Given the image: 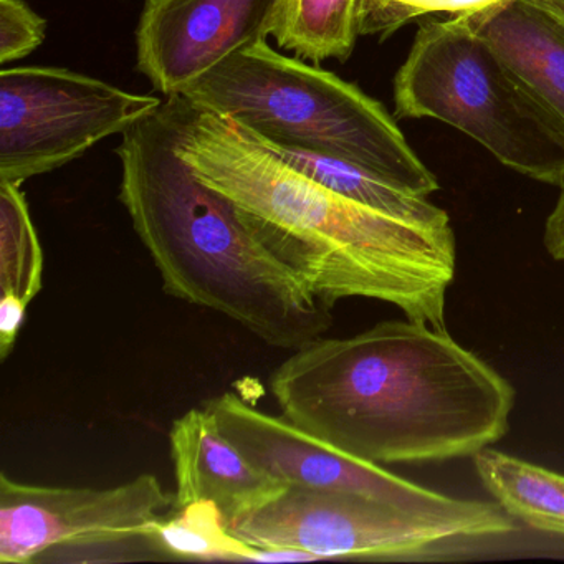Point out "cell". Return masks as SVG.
Segmentation results:
<instances>
[{
	"label": "cell",
	"instance_id": "obj_1",
	"mask_svg": "<svg viewBox=\"0 0 564 564\" xmlns=\"http://www.w3.org/2000/svg\"><path fill=\"white\" fill-rule=\"evenodd\" d=\"M270 391L283 417L378 465L474 457L507 434L514 404L484 359L412 319L295 349Z\"/></svg>",
	"mask_w": 564,
	"mask_h": 564
},
{
	"label": "cell",
	"instance_id": "obj_2",
	"mask_svg": "<svg viewBox=\"0 0 564 564\" xmlns=\"http://www.w3.org/2000/svg\"><path fill=\"white\" fill-rule=\"evenodd\" d=\"M177 150L319 299L332 306L351 296L379 300L412 322L445 329L457 260L451 226L398 219L346 199L229 118L196 107Z\"/></svg>",
	"mask_w": 564,
	"mask_h": 564
},
{
	"label": "cell",
	"instance_id": "obj_3",
	"mask_svg": "<svg viewBox=\"0 0 564 564\" xmlns=\"http://www.w3.org/2000/svg\"><path fill=\"white\" fill-rule=\"evenodd\" d=\"M191 108L183 95H171L128 128L117 148L120 199L164 292L229 316L275 348L295 351L323 338L332 305L181 156Z\"/></svg>",
	"mask_w": 564,
	"mask_h": 564
},
{
	"label": "cell",
	"instance_id": "obj_4",
	"mask_svg": "<svg viewBox=\"0 0 564 564\" xmlns=\"http://www.w3.org/2000/svg\"><path fill=\"white\" fill-rule=\"evenodd\" d=\"M181 95L263 143L352 161L417 196L438 189L379 101L267 41L230 55Z\"/></svg>",
	"mask_w": 564,
	"mask_h": 564
},
{
	"label": "cell",
	"instance_id": "obj_5",
	"mask_svg": "<svg viewBox=\"0 0 564 564\" xmlns=\"http://www.w3.org/2000/svg\"><path fill=\"white\" fill-rule=\"evenodd\" d=\"M395 117L457 128L501 164L564 184V134L462 15L429 21L394 78Z\"/></svg>",
	"mask_w": 564,
	"mask_h": 564
},
{
	"label": "cell",
	"instance_id": "obj_6",
	"mask_svg": "<svg viewBox=\"0 0 564 564\" xmlns=\"http://www.w3.org/2000/svg\"><path fill=\"white\" fill-rule=\"evenodd\" d=\"M204 408L247 460L283 485L365 495L458 528L468 540L514 531L513 517L495 501L460 500L429 490L313 437L283 415H272L236 392L209 399Z\"/></svg>",
	"mask_w": 564,
	"mask_h": 564
},
{
	"label": "cell",
	"instance_id": "obj_7",
	"mask_svg": "<svg viewBox=\"0 0 564 564\" xmlns=\"http://www.w3.org/2000/svg\"><path fill=\"white\" fill-rule=\"evenodd\" d=\"M88 75L57 67L0 72V183L51 173L161 107Z\"/></svg>",
	"mask_w": 564,
	"mask_h": 564
},
{
	"label": "cell",
	"instance_id": "obj_8",
	"mask_svg": "<svg viewBox=\"0 0 564 564\" xmlns=\"http://www.w3.org/2000/svg\"><path fill=\"white\" fill-rule=\"evenodd\" d=\"M227 527L250 546L295 547L316 561L408 560L468 540L452 524L365 495L300 485H285Z\"/></svg>",
	"mask_w": 564,
	"mask_h": 564
},
{
	"label": "cell",
	"instance_id": "obj_9",
	"mask_svg": "<svg viewBox=\"0 0 564 564\" xmlns=\"http://www.w3.org/2000/svg\"><path fill=\"white\" fill-rule=\"evenodd\" d=\"M154 475L111 488L47 487L0 475V563H37L51 551L147 540L174 508Z\"/></svg>",
	"mask_w": 564,
	"mask_h": 564
},
{
	"label": "cell",
	"instance_id": "obj_10",
	"mask_svg": "<svg viewBox=\"0 0 564 564\" xmlns=\"http://www.w3.org/2000/svg\"><path fill=\"white\" fill-rule=\"evenodd\" d=\"M280 0H147L138 70L161 94L181 95L220 62L272 37Z\"/></svg>",
	"mask_w": 564,
	"mask_h": 564
},
{
	"label": "cell",
	"instance_id": "obj_11",
	"mask_svg": "<svg viewBox=\"0 0 564 564\" xmlns=\"http://www.w3.org/2000/svg\"><path fill=\"white\" fill-rule=\"evenodd\" d=\"M174 508L214 501L226 520L256 510L285 485L253 467L206 408L191 409L170 432Z\"/></svg>",
	"mask_w": 564,
	"mask_h": 564
},
{
	"label": "cell",
	"instance_id": "obj_12",
	"mask_svg": "<svg viewBox=\"0 0 564 564\" xmlns=\"http://www.w3.org/2000/svg\"><path fill=\"white\" fill-rule=\"evenodd\" d=\"M460 15L564 134V14L541 0H497Z\"/></svg>",
	"mask_w": 564,
	"mask_h": 564
},
{
	"label": "cell",
	"instance_id": "obj_13",
	"mask_svg": "<svg viewBox=\"0 0 564 564\" xmlns=\"http://www.w3.org/2000/svg\"><path fill=\"white\" fill-rule=\"evenodd\" d=\"M263 144L289 166L346 199L398 219L427 226H451L447 213L434 206L427 197L417 196L361 164L312 151Z\"/></svg>",
	"mask_w": 564,
	"mask_h": 564
},
{
	"label": "cell",
	"instance_id": "obj_14",
	"mask_svg": "<svg viewBox=\"0 0 564 564\" xmlns=\"http://www.w3.org/2000/svg\"><path fill=\"white\" fill-rule=\"evenodd\" d=\"M485 490L510 517L564 536V475L495 448L474 455Z\"/></svg>",
	"mask_w": 564,
	"mask_h": 564
},
{
	"label": "cell",
	"instance_id": "obj_15",
	"mask_svg": "<svg viewBox=\"0 0 564 564\" xmlns=\"http://www.w3.org/2000/svg\"><path fill=\"white\" fill-rule=\"evenodd\" d=\"M358 9L359 0H280L272 37L312 64L346 62L359 37Z\"/></svg>",
	"mask_w": 564,
	"mask_h": 564
},
{
	"label": "cell",
	"instance_id": "obj_16",
	"mask_svg": "<svg viewBox=\"0 0 564 564\" xmlns=\"http://www.w3.org/2000/svg\"><path fill=\"white\" fill-rule=\"evenodd\" d=\"M148 543L181 560L250 561L256 547L243 543L227 527L214 501H193L154 523Z\"/></svg>",
	"mask_w": 564,
	"mask_h": 564
},
{
	"label": "cell",
	"instance_id": "obj_17",
	"mask_svg": "<svg viewBox=\"0 0 564 564\" xmlns=\"http://www.w3.org/2000/svg\"><path fill=\"white\" fill-rule=\"evenodd\" d=\"M44 285V250L21 184L0 183V292L31 303Z\"/></svg>",
	"mask_w": 564,
	"mask_h": 564
},
{
	"label": "cell",
	"instance_id": "obj_18",
	"mask_svg": "<svg viewBox=\"0 0 564 564\" xmlns=\"http://www.w3.org/2000/svg\"><path fill=\"white\" fill-rule=\"evenodd\" d=\"M494 2L497 0H359V37L378 35L384 41L414 19L434 14H468Z\"/></svg>",
	"mask_w": 564,
	"mask_h": 564
},
{
	"label": "cell",
	"instance_id": "obj_19",
	"mask_svg": "<svg viewBox=\"0 0 564 564\" xmlns=\"http://www.w3.org/2000/svg\"><path fill=\"white\" fill-rule=\"evenodd\" d=\"M47 22L22 0H0V64L31 55L41 47Z\"/></svg>",
	"mask_w": 564,
	"mask_h": 564
},
{
	"label": "cell",
	"instance_id": "obj_20",
	"mask_svg": "<svg viewBox=\"0 0 564 564\" xmlns=\"http://www.w3.org/2000/svg\"><path fill=\"white\" fill-rule=\"evenodd\" d=\"M29 303L14 293H2L0 299V359L6 361L14 349L19 332L25 322Z\"/></svg>",
	"mask_w": 564,
	"mask_h": 564
},
{
	"label": "cell",
	"instance_id": "obj_21",
	"mask_svg": "<svg viewBox=\"0 0 564 564\" xmlns=\"http://www.w3.org/2000/svg\"><path fill=\"white\" fill-rule=\"evenodd\" d=\"M544 247L554 260L564 262V187L544 226Z\"/></svg>",
	"mask_w": 564,
	"mask_h": 564
},
{
	"label": "cell",
	"instance_id": "obj_22",
	"mask_svg": "<svg viewBox=\"0 0 564 564\" xmlns=\"http://www.w3.org/2000/svg\"><path fill=\"white\" fill-rule=\"evenodd\" d=\"M250 561L256 563H296V561H316L313 554L295 547H256Z\"/></svg>",
	"mask_w": 564,
	"mask_h": 564
},
{
	"label": "cell",
	"instance_id": "obj_23",
	"mask_svg": "<svg viewBox=\"0 0 564 564\" xmlns=\"http://www.w3.org/2000/svg\"><path fill=\"white\" fill-rule=\"evenodd\" d=\"M544 4L550 6V8L556 9L557 12L564 14V0H541Z\"/></svg>",
	"mask_w": 564,
	"mask_h": 564
}]
</instances>
